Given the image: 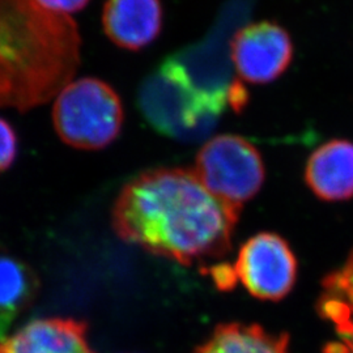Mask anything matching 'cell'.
Here are the masks:
<instances>
[{
    "label": "cell",
    "mask_w": 353,
    "mask_h": 353,
    "mask_svg": "<svg viewBox=\"0 0 353 353\" xmlns=\"http://www.w3.org/2000/svg\"><path fill=\"white\" fill-rule=\"evenodd\" d=\"M239 219L194 170L178 168L135 176L113 210L114 229L122 240L181 265L219 259L230 252Z\"/></svg>",
    "instance_id": "1"
},
{
    "label": "cell",
    "mask_w": 353,
    "mask_h": 353,
    "mask_svg": "<svg viewBox=\"0 0 353 353\" xmlns=\"http://www.w3.org/2000/svg\"><path fill=\"white\" fill-rule=\"evenodd\" d=\"M75 21L39 0H0V106L29 110L58 96L80 64Z\"/></svg>",
    "instance_id": "2"
},
{
    "label": "cell",
    "mask_w": 353,
    "mask_h": 353,
    "mask_svg": "<svg viewBox=\"0 0 353 353\" xmlns=\"http://www.w3.org/2000/svg\"><path fill=\"white\" fill-rule=\"evenodd\" d=\"M138 105L154 131L182 141L202 139L221 115L198 96L170 57L143 80Z\"/></svg>",
    "instance_id": "3"
},
{
    "label": "cell",
    "mask_w": 353,
    "mask_h": 353,
    "mask_svg": "<svg viewBox=\"0 0 353 353\" xmlns=\"http://www.w3.org/2000/svg\"><path fill=\"white\" fill-rule=\"evenodd\" d=\"M54 126L64 143L79 150H101L119 135L121 99L109 84L84 77L67 84L52 109Z\"/></svg>",
    "instance_id": "4"
},
{
    "label": "cell",
    "mask_w": 353,
    "mask_h": 353,
    "mask_svg": "<svg viewBox=\"0 0 353 353\" xmlns=\"http://www.w3.org/2000/svg\"><path fill=\"white\" fill-rule=\"evenodd\" d=\"M195 176L233 214L265 183V169L259 151L249 140L224 134L207 141L196 156Z\"/></svg>",
    "instance_id": "5"
},
{
    "label": "cell",
    "mask_w": 353,
    "mask_h": 353,
    "mask_svg": "<svg viewBox=\"0 0 353 353\" xmlns=\"http://www.w3.org/2000/svg\"><path fill=\"white\" fill-rule=\"evenodd\" d=\"M233 268L252 297L265 301L287 297L297 279V259L288 242L268 232L242 245Z\"/></svg>",
    "instance_id": "6"
},
{
    "label": "cell",
    "mask_w": 353,
    "mask_h": 353,
    "mask_svg": "<svg viewBox=\"0 0 353 353\" xmlns=\"http://www.w3.org/2000/svg\"><path fill=\"white\" fill-rule=\"evenodd\" d=\"M230 58L241 79L252 84H267L290 67L292 39L285 29L271 21L250 24L232 38Z\"/></svg>",
    "instance_id": "7"
},
{
    "label": "cell",
    "mask_w": 353,
    "mask_h": 353,
    "mask_svg": "<svg viewBox=\"0 0 353 353\" xmlns=\"http://www.w3.org/2000/svg\"><path fill=\"white\" fill-rule=\"evenodd\" d=\"M102 28L115 46L126 50H141L161 32V1L108 0L102 11Z\"/></svg>",
    "instance_id": "8"
},
{
    "label": "cell",
    "mask_w": 353,
    "mask_h": 353,
    "mask_svg": "<svg viewBox=\"0 0 353 353\" xmlns=\"http://www.w3.org/2000/svg\"><path fill=\"white\" fill-rule=\"evenodd\" d=\"M0 353H94L87 325L75 319L46 318L26 323L0 341Z\"/></svg>",
    "instance_id": "9"
},
{
    "label": "cell",
    "mask_w": 353,
    "mask_h": 353,
    "mask_svg": "<svg viewBox=\"0 0 353 353\" xmlns=\"http://www.w3.org/2000/svg\"><path fill=\"white\" fill-rule=\"evenodd\" d=\"M305 182L325 202L353 198V143L330 140L316 148L305 168Z\"/></svg>",
    "instance_id": "10"
},
{
    "label": "cell",
    "mask_w": 353,
    "mask_h": 353,
    "mask_svg": "<svg viewBox=\"0 0 353 353\" xmlns=\"http://www.w3.org/2000/svg\"><path fill=\"white\" fill-rule=\"evenodd\" d=\"M37 276L23 261L0 252V341L7 338L13 321L34 300Z\"/></svg>",
    "instance_id": "11"
},
{
    "label": "cell",
    "mask_w": 353,
    "mask_h": 353,
    "mask_svg": "<svg viewBox=\"0 0 353 353\" xmlns=\"http://www.w3.org/2000/svg\"><path fill=\"white\" fill-rule=\"evenodd\" d=\"M194 353H290V336L258 325L224 323Z\"/></svg>",
    "instance_id": "12"
},
{
    "label": "cell",
    "mask_w": 353,
    "mask_h": 353,
    "mask_svg": "<svg viewBox=\"0 0 353 353\" xmlns=\"http://www.w3.org/2000/svg\"><path fill=\"white\" fill-rule=\"evenodd\" d=\"M318 312L335 326L339 335V341L330 343L325 353H353V305L323 293Z\"/></svg>",
    "instance_id": "13"
},
{
    "label": "cell",
    "mask_w": 353,
    "mask_h": 353,
    "mask_svg": "<svg viewBox=\"0 0 353 353\" xmlns=\"http://www.w3.org/2000/svg\"><path fill=\"white\" fill-rule=\"evenodd\" d=\"M17 152V138L3 118H0V172H4L12 165Z\"/></svg>",
    "instance_id": "14"
},
{
    "label": "cell",
    "mask_w": 353,
    "mask_h": 353,
    "mask_svg": "<svg viewBox=\"0 0 353 353\" xmlns=\"http://www.w3.org/2000/svg\"><path fill=\"white\" fill-rule=\"evenodd\" d=\"M211 278L220 290H232L237 284V276L233 265H217L211 270Z\"/></svg>",
    "instance_id": "15"
},
{
    "label": "cell",
    "mask_w": 353,
    "mask_h": 353,
    "mask_svg": "<svg viewBox=\"0 0 353 353\" xmlns=\"http://www.w3.org/2000/svg\"><path fill=\"white\" fill-rule=\"evenodd\" d=\"M39 1L51 11L64 13V14L81 11L89 3V0H39Z\"/></svg>",
    "instance_id": "16"
}]
</instances>
